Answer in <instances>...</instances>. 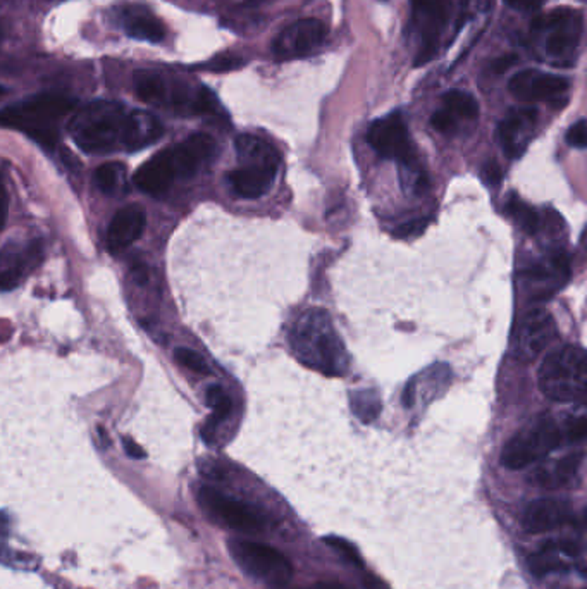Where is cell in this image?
<instances>
[{
  "label": "cell",
  "mask_w": 587,
  "mask_h": 589,
  "mask_svg": "<svg viewBox=\"0 0 587 589\" xmlns=\"http://www.w3.org/2000/svg\"><path fill=\"white\" fill-rule=\"evenodd\" d=\"M74 144L86 154L136 152L157 142L164 127L157 118L119 102L95 101L80 109L69 125Z\"/></svg>",
  "instance_id": "cell-1"
},
{
  "label": "cell",
  "mask_w": 587,
  "mask_h": 589,
  "mask_svg": "<svg viewBox=\"0 0 587 589\" xmlns=\"http://www.w3.org/2000/svg\"><path fill=\"white\" fill-rule=\"evenodd\" d=\"M290 345L294 357L319 374L337 378L348 369V354L329 314L305 309L292 322Z\"/></svg>",
  "instance_id": "cell-2"
},
{
  "label": "cell",
  "mask_w": 587,
  "mask_h": 589,
  "mask_svg": "<svg viewBox=\"0 0 587 589\" xmlns=\"http://www.w3.org/2000/svg\"><path fill=\"white\" fill-rule=\"evenodd\" d=\"M74 106L76 102L69 97L40 93L2 109L0 127L22 131L39 145L52 150L59 142V121L64 119Z\"/></svg>",
  "instance_id": "cell-3"
},
{
  "label": "cell",
  "mask_w": 587,
  "mask_h": 589,
  "mask_svg": "<svg viewBox=\"0 0 587 589\" xmlns=\"http://www.w3.org/2000/svg\"><path fill=\"white\" fill-rule=\"evenodd\" d=\"M586 352L565 345L546 356L539 367V390L553 401H579L586 397Z\"/></svg>",
  "instance_id": "cell-4"
},
{
  "label": "cell",
  "mask_w": 587,
  "mask_h": 589,
  "mask_svg": "<svg viewBox=\"0 0 587 589\" xmlns=\"http://www.w3.org/2000/svg\"><path fill=\"white\" fill-rule=\"evenodd\" d=\"M228 548L238 567L267 586L283 588L294 577L292 562L276 548L249 540H231Z\"/></svg>",
  "instance_id": "cell-5"
},
{
  "label": "cell",
  "mask_w": 587,
  "mask_h": 589,
  "mask_svg": "<svg viewBox=\"0 0 587 589\" xmlns=\"http://www.w3.org/2000/svg\"><path fill=\"white\" fill-rule=\"evenodd\" d=\"M564 440V433L551 419H539L519 431L502 452V465L521 470L546 459Z\"/></svg>",
  "instance_id": "cell-6"
},
{
  "label": "cell",
  "mask_w": 587,
  "mask_h": 589,
  "mask_svg": "<svg viewBox=\"0 0 587 589\" xmlns=\"http://www.w3.org/2000/svg\"><path fill=\"white\" fill-rule=\"evenodd\" d=\"M197 498L212 521L236 532L257 534L269 526V519L258 508L228 497L210 486H202Z\"/></svg>",
  "instance_id": "cell-7"
},
{
  "label": "cell",
  "mask_w": 587,
  "mask_h": 589,
  "mask_svg": "<svg viewBox=\"0 0 587 589\" xmlns=\"http://www.w3.org/2000/svg\"><path fill=\"white\" fill-rule=\"evenodd\" d=\"M583 14L568 7L553 9L532 22V30L545 33V48L548 56L558 59V64H572V56L577 52L583 39Z\"/></svg>",
  "instance_id": "cell-8"
},
{
  "label": "cell",
  "mask_w": 587,
  "mask_h": 589,
  "mask_svg": "<svg viewBox=\"0 0 587 589\" xmlns=\"http://www.w3.org/2000/svg\"><path fill=\"white\" fill-rule=\"evenodd\" d=\"M521 279L534 300H546L568 283L570 260L562 251H549L525 266Z\"/></svg>",
  "instance_id": "cell-9"
},
{
  "label": "cell",
  "mask_w": 587,
  "mask_h": 589,
  "mask_svg": "<svg viewBox=\"0 0 587 589\" xmlns=\"http://www.w3.org/2000/svg\"><path fill=\"white\" fill-rule=\"evenodd\" d=\"M450 0H412V26L420 35L416 66L433 61L438 54L441 31L450 20Z\"/></svg>",
  "instance_id": "cell-10"
},
{
  "label": "cell",
  "mask_w": 587,
  "mask_h": 589,
  "mask_svg": "<svg viewBox=\"0 0 587 589\" xmlns=\"http://www.w3.org/2000/svg\"><path fill=\"white\" fill-rule=\"evenodd\" d=\"M367 142L376 150L379 157L397 161L399 164L417 157L410 133L399 112H391L386 118L374 121L367 131Z\"/></svg>",
  "instance_id": "cell-11"
},
{
  "label": "cell",
  "mask_w": 587,
  "mask_h": 589,
  "mask_svg": "<svg viewBox=\"0 0 587 589\" xmlns=\"http://www.w3.org/2000/svg\"><path fill=\"white\" fill-rule=\"evenodd\" d=\"M556 337V324L549 312L536 309L527 312L513 337V354L522 364H530L539 357Z\"/></svg>",
  "instance_id": "cell-12"
},
{
  "label": "cell",
  "mask_w": 587,
  "mask_h": 589,
  "mask_svg": "<svg viewBox=\"0 0 587 589\" xmlns=\"http://www.w3.org/2000/svg\"><path fill=\"white\" fill-rule=\"evenodd\" d=\"M326 37H328V28L324 22L314 18L300 20L290 24L276 37L273 45L274 56L281 61L309 56L320 45H324Z\"/></svg>",
  "instance_id": "cell-13"
},
{
  "label": "cell",
  "mask_w": 587,
  "mask_h": 589,
  "mask_svg": "<svg viewBox=\"0 0 587 589\" xmlns=\"http://www.w3.org/2000/svg\"><path fill=\"white\" fill-rule=\"evenodd\" d=\"M570 88L568 80L558 75L543 73L538 69H524L512 76L508 90L522 102H546L558 101Z\"/></svg>",
  "instance_id": "cell-14"
},
{
  "label": "cell",
  "mask_w": 587,
  "mask_h": 589,
  "mask_svg": "<svg viewBox=\"0 0 587 589\" xmlns=\"http://www.w3.org/2000/svg\"><path fill=\"white\" fill-rule=\"evenodd\" d=\"M538 110L534 107H517L498 127V142L508 159H521L534 138Z\"/></svg>",
  "instance_id": "cell-15"
},
{
  "label": "cell",
  "mask_w": 587,
  "mask_h": 589,
  "mask_svg": "<svg viewBox=\"0 0 587 589\" xmlns=\"http://www.w3.org/2000/svg\"><path fill=\"white\" fill-rule=\"evenodd\" d=\"M42 259L39 243L28 245L26 249L16 243H7L0 249V290H14L22 283L24 274Z\"/></svg>",
  "instance_id": "cell-16"
},
{
  "label": "cell",
  "mask_w": 587,
  "mask_h": 589,
  "mask_svg": "<svg viewBox=\"0 0 587 589\" xmlns=\"http://www.w3.org/2000/svg\"><path fill=\"white\" fill-rule=\"evenodd\" d=\"M572 521V512L566 502L555 498H541L525 506L522 526L529 534H545L565 526Z\"/></svg>",
  "instance_id": "cell-17"
},
{
  "label": "cell",
  "mask_w": 587,
  "mask_h": 589,
  "mask_svg": "<svg viewBox=\"0 0 587 589\" xmlns=\"http://www.w3.org/2000/svg\"><path fill=\"white\" fill-rule=\"evenodd\" d=\"M215 150H217L215 140L206 133L191 135L185 142L171 148L178 178L193 176L204 164L212 161Z\"/></svg>",
  "instance_id": "cell-18"
},
{
  "label": "cell",
  "mask_w": 587,
  "mask_h": 589,
  "mask_svg": "<svg viewBox=\"0 0 587 589\" xmlns=\"http://www.w3.org/2000/svg\"><path fill=\"white\" fill-rule=\"evenodd\" d=\"M145 226H147V215L144 207L133 204L119 209L112 217L107 234L110 252H121L131 247L144 234Z\"/></svg>",
  "instance_id": "cell-19"
},
{
  "label": "cell",
  "mask_w": 587,
  "mask_h": 589,
  "mask_svg": "<svg viewBox=\"0 0 587 589\" xmlns=\"http://www.w3.org/2000/svg\"><path fill=\"white\" fill-rule=\"evenodd\" d=\"M451 382V369L446 364H434L427 367L419 376L412 379L403 391V405L407 409L416 407L417 403H429L442 393Z\"/></svg>",
  "instance_id": "cell-20"
},
{
  "label": "cell",
  "mask_w": 587,
  "mask_h": 589,
  "mask_svg": "<svg viewBox=\"0 0 587 589\" xmlns=\"http://www.w3.org/2000/svg\"><path fill=\"white\" fill-rule=\"evenodd\" d=\"M178 178L171 148L159 152L135 172V185L148 195H162Z\"/></svg>",
  "instance_id": "cell-21"
},
{
  "label": "cell",
  "mask_w": 587,
  "mask_h": 589,
  "mask_svg": "<svg viewBox=\"0 0 587 589\" xmlns=\"http://www.w3.org/2000/svg\"><path fill=\"white\" fill-rule=\"evenodd\" d=\"M279 169L260 168V166H240L228 176L232 191L245 198L255 200L273 189L274 180Z\"/></svg>",
  "instance_id": "cell-22"
},
{
  "label": "cell",
  "mask_w": 587,
  "mask_h": 589,
  "mask_svg": "<svg viewBox=\"0 0 587 589\" xmlns=\"http://www.w3.org/2000/svg\"><path fill=\"white\" fill-rule=\"evenodd\" d=\"M234 148L241 166L279 169L281 155L277 148L260 136L240 135L234 140Z\"/></svg>",
  "instance_id": "cell-23"
},
{
  "label": "cell",
  "mask_w": 587,
  "mask_h": 589,
  "mask_svg": "<svg viewBox=\"0 0 587 589\" xmlns=\"http://www.w3.org/2000/svg\"><path fill=\"white\" fill-rule=\"evenodd\" d=\"M583 461H584V453L579 452V453H570L566 455L564 459H560L558 462L553 463L551 467H545V469H539L534 478H532V483L541 486V488H546V489H558V488H564L566 484L570 483L581 465H583Z\"/></svg>",
  "instance_id": "cell-24"
},
{
  "label": "cell",
  "mask_w": 587,
  "mask_h": 589,
  "mask_svg": "<svg viewBox=\"0 0 587 589\" xmlns=\"http://www.w3.org/2000/svg\"><path fill=\"white\" fill-rule=\"evenodd\" d=\"M125 30L131 39L145 42H161L166 37V28L155 16L142 7L125 11Z\"/></svg>",
  "instance_id": "cell-25"
},
{
  "label": "cell",
  "mask_w": 587,
  "mask_h": 589,
  "mask_svg": "<svg viewBox=\"0 0 587 589\" xmlns=\"http://www.w3.org/2000/svg\"><path fill=\"white\" fill-rule=\"evenodd\" d=\"M207 403L212 409V416L209 421L206 422V426L202 427V438L207 444H214L217 440L219 435V427L221 424L226 421L232 412V401H231L230 395L217 384L210 386L207 390Z\"/></svg>",
  "instance_id": "cell-26"
},
{
  "label": "cell",
  "mask_w": 587,
  "mask_h": 589,
  "mask_svg": "<svg viewBox=\"0 0 587 589\" xmlns=\"http://www.w3.org/2000/svg\"><path fill=\"white\" fill-rule=\"evenodd\" d=\"M562 553H558L556 549L549 547L548 543H543L538 551L530 553L527 557V566L530 574H534L536 577H545L549 574H556V572H565L570 568L565 560L560 557Z\"/></svg>",
  "instance_id": "cell-27"
},
{
  "label": "cell",
  "mask_w": 587,
  "mask_h": 589,
  "mask_svg": "<svg viewBox=\"0 0 587 589\" xmlns=\"http://www.w3.org/2000/svg\"><path fill=\"white\" fill-rule=\"evenodd\" d=\"M442 109L455 119L474 121L479 118V104L477 101L463 90H450L442 95Z\"/></svg>",
  "instance_id": "cell-28"
},
{
  "label": "cell",
  "mask_w": 587,
  "mask_h": 589,
  "mask_svg": "<svg viewBox=\"0 0 587 589\" xmlns=\"http://www.w3.org/2000/svg\"><path fill=\"white\" fill-rule=\"evenodd\" d=\"M166 80L155 71H138L135 73V92L136 97L147 104H161L164 101Z\"/></svg>",
  "instance_id": "cell-29"
},
{
  "label": "cell",
  "mask_w": 587,
  "mask_h": 589,
  "mask_svg": "<svg viewBox=\"0 0 587 589\" xmlns=\"http://www.w3.org/2000/svg\"><path fill=\"white\" fill-rule=\"evenodd\" d=\"M352 410L364 424L376 421L382 410V403L374 390H357L350 397Z\"/></svg>",
  "instance_id": "cell-30"
},
{
  "label": "cell",
  "mask_w": 587,
  "mask_h": 589,
  "mask_svg": "<svg viewBox=\"0 0 587 589\" xmlns=\"http://www.w3.org/2000/svg\"><path fill=\"white\" fill-rule=\"evenodd\" d=\"M506 212L517 221V224L529 233V234H536L541 228V221H539V214L534 211L530 206H527L522 202L519 197L512 195L506 202Z\"/></svg>",
  "instance_id": "cell-31"
},
{
  "label": "cell",
  "mask_w": 587,
  "mask_h": 589,
  "mask_svg": "<svg viewBox=\"0 0 587 589\" xmlns=\"http://www.w3.org/2000/svg\"><path fill=\"white\" fill-rule=\"evenodd\" d=\"M399 181H401V187L407 193L419 195V193L427 189V185H429L427 174L420 166L417 157L399 164Z\"/></svg>",
  "instance_id": "cell-32"
},
{
  "label": "cell",
  "mask_w": 587,
  "mask_h": 589,
  "mask_svg": "<svg viewBox=\"0 0 587 589\" xmlns=\"http://www.w3.org/2000/svg\"><path fill=\"white\" fill-rule=\"evenodd\" d=\"M123 176H125V166L119 163H105L95 169L93 174L95 185L104 193H114L119 187Z\"/></svg>",
  "instance_id": "cell-33"
},
{
  "label": "cell",
  "mask_w": 587,
  "mask_h": 589,
  "mask_svg": "<svg viewBox=\"0 0 587 589\" xmlns=\"http://www.w3.org/2000/svg\"><path fill=\"white\" fill-rule=\"evenodd\" d=\"M324 543L328 547L333 548L336 553L346 560L348 564L355 566L357 568H364V562H362V557L358 553L357 548L354 547L350 541H346L345 538H339V536H326L324 538Z\"/></svg>",
  "instance_id": "cell-34"
},
{
  "label": "cell",
  "mask_w": 587,
  "mask_h": 589,
  "mask_svg": "<svg viewBox=\"0 0 587 589\" xmlns=\"http://www.w3.org/2000/svg\"><path fill=\"white\" fill-rule=\"evenodd\" d=\"M174 358L183 365L189 369L191 373L195 374H200V376H209L210 369L207 365V362L204 360L202 356H198L197 352L189 350V348H176L174 350Z\"/></svg>",
  "instance_id": "cell-35"
},
{
  "label": "cell",
  "mask_w": 587,
  "mask_h": 589,
  "mask_svg": "<svg viewBox=\"0 0 587 589\" xmlns=\"http://www.w3.org/2000/svg\"><path fill=\"white\" fill-rule=\"evenodd\" d=\"M429 217H417V219H410L403 224H399V228L395 230V236L408 240V238H417L422 233L425 232V228L429 226Z\"/></svg>",
  "instance_id": "cell-36"
},
{
  "label": "cell",
  "mask_w": 587,
  "mask_h": 589,
  "mask_svg": "<svg viewBox=\"0 0 587 589\" xmlns=\"http://www.w3.org/2000/svg\"><path fill=\"white\" fill-rule=\"evenodd\" d=\"M566 144L574 148H586L587 129L586 119H579L566 131Z\"/></svg>",
  "instance_id": "cell-37"
},
{
  "label": "cell",
  "mask_w": 587,
  "mask_h": 589,
  "mask_svg": "<svg viewBox=\"0 0 587 589\" xmlns=\"http://www.w3.org/2000/svg\"><path fill=\"white\" fill-rule=\"evenodd\" d=\"M431 125L434 129H438L440 133H453L457 129V121L444 110V109H440L433 114L431 118Z\"/></svg>",
  "instance_id": "cell-38"
},
{
  "label": "cell",
  "mask_w": 587,
  "mask_h": 589,
  "mask_svg": "<svg viewBox=\"0 0 587 589\" xmlns=\"http://www.w3.org/2000/svg\"><path fill=\"white\" fill-rule=\"evenodd\" d=\"M565 435L568 442H583L586 438V418L581 416V418H575L568 422Z\"/></svg>",
  "instance_id": "cell-39"
},
{
  "label": "cell",
  "mask_w": 587,
  "mask_h": 589,
  "mask_svg": "<svg viewBox=\"0 0 587 589\" xmlns=\"http://www.w3.org/2000/svg\"><path fill=\"white\" fill-rule=\"evenodd\" d=\"M545 0H504V4L519 13H536L543 7Z\"/></svg>",
  "instance_id": "cell-40"
},
{
  "label": "cell",
  "mask_w": 587,
  "mask_h": 589,
  "mask_svg": "<svg viewBox=\"0 0 587 589\" xmlns=\"http://www.w3.org/2000/svg\"><path fill=\"white\" fill-rule=\"evenodd\" d=\"M243 61L240 59H232V57H217L212 63L206 66V69L210 71H230V69H236L238 66H241Z\"/></svg>",
  "instance_id": "cell-41"
},
{
  "label": "cell",
  "mask_w": 587,
  "mask_h": 589,
  "mask_svg": "<svg viewBox=\"0 0 587 589\" xmlns=\"http://www.w3.org/2000/svg\"><path fill=\"white\" fill-rule=\"evenodd\" d=\"M484 178L487 181V185H493L496 187L500 181H502V169L496 164V163H487L483 169Z\"/></svg>",
  "instance_id": "cell-42"
},
{
  "label": "cell",
  "mask_w": 587,
  "mask_h": 589,
  "mask_svg": "<svg viewBox=\"0 0 587 589\" xmlns=\"http://www.w3.org/2000/svg\"><path fill=\"white\" fill-rule=\"evenodd\" d=\"M362 586L364 589H390L382 579H379L378 576H374L371 572L362 574Z\"/></svg>",
  "instance_id": "cell-43"
},
{
  "label": "cell",
  "mask_w": 587,
  "mask_h": 589,
  "mask_svg": "<svg viewBox=\"0 0 587 589\" xmlns=\"http://www.w3.org/2000/svg\"><path fill=\"white\" fill-rule=\"evenodd\" d=\"M125 450H127V457H131V459H136V461H140V459H145L147 457V453H145V450L138 444V443L133 442L131 438H125Z\"/></svg>",
  "instance_id": "cell-44"
},
{
  "label": "cell",
  "mask_w": 587,
  "mask_h": 589,
  "mask_svg": "<svg viewBox=\"0 0 587 589\" xmlns=\"http://www.w3.org/2000/svg\"><path fill=\"white\" fill-rule=\"evenodd\" d=\"M515 63H517V57L515 56H504V57H500V59H496L493 63V71L495 73H504L506 69H510Z\"/></svg>",
  "instance_id": "cell-45"
},
{
  "label": "cell",
  "mask_w": 587,
  "mask_h": 589,
  "mask_svg": "<svg viewBox=\"0 0 587 589\" xmlns=\"http://www.w3.org/2000/svg\"><path fill=\"white\" fill-rule=\"evenodd\" d=\"M7 206H9L7 195H5L4 189H0V230L4 228L5 219H7Z\"/></svg>",
  "instance_id": "cell-46"
},
{
  "label": "cell",
  "mask_w": 587,
  "mask_h": 589,
  "mask_svg": "<svg viewBox=\"0 0 587 589\" xmlns=\"http://www.w3.org/2000/svg\"><path fill=\"white\" fill-rule=\"evenodd\" d=\"M311 589H348L345 588V586H341V585H335V583H322V585H317V586H314V588Z\"/></svg>",
  "instance_id": "cell-47"
},
{
  "label": "cell",
  "mask_w": 587,
  "mask_h": 589,
  "mask_svg": "<svg viewBox=\"0 0 587 589\" xmlns=\"http://www.w3.org/2000/svg\"><path fill=\"white\" fill-rule=\"evenodd\" d=\"M5 93V88L4 86H0V99H2V95Z\"/></svg>",
  "instance_id": "cell-48"
},
{
  "label": "cell",
  "mask_w": 587,
  "mask_h": 589,
  "mask_svg": "<svg viewBox=\"0 0 587 589\" xmlns=\"http://www.w3.org/2000/svg\"><path fill=\"white\" fill-rule=\"evenodd\" d=\"M0 39H2V31H0Z\"/></svg>",
  "instance_id": "cell-49"
}]
</instances>
